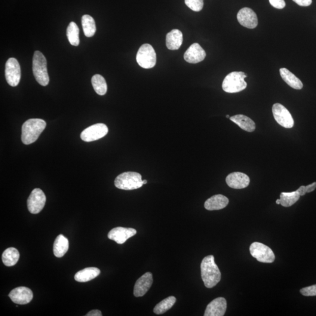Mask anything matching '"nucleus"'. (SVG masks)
I'll return each instance as SVG.
<instances>
[{"instance_id":"35","label":"nucleus","mask_w":316,"mask_h":316,"mask_svg":"<svg viewBox=\"0 0 316 316\" xmlns=\"http://www.w3.org/2000/svg\"><path fill=\"white\" fill-rule=\"evenodd\" d=\"M86 316H102L101 311L99 310H93L89 312L86 315Z\"/></svg>"},{"instance_id":"21","label":"nucleus","mask_w":316,"mask_h":316,"mask_svg":"<svg viewBox=\"0 0 316 316\" xmlns=\"http://www.w3.org/2000/svg\"><path fill=\"white\" fill-rule=\"evenodd\" d=\"M230 120L238 125L242 130L248 132H253L256 130V125L253 119L247 116L239 115L231 116Z\"/></svg>"},{"instance_id":"11","label":"nucleus","mask_w":316,"mask_h":316,"mask_svg":"<svg viewBox=\"0 0 316 316\" xmlns=\"http://www.w3.org/2000/svg\"><path fill=\"white\" fill-rule=\"evenodd\" d=\"M109 129L107 125L99 123L91 125L85 129L81 134V139L85 142H92L105 137L108 133Z\"/></svg>"},{"instance_id":"29","label":"nucleus","mask_w":316,"mask_h":316,"mask_svg":"<svg viewBox=\"0 0 316 316\" xmlns=\"http://www.w3.org/2000/svg\"><path fill=\"white\" fill-rule=\"evenodd\" d=\"M300 195L297 191L282 192L280 195L281 204L285 207H290L299 201Z\"/></svg>"},{"instance_id":"38","label":"nucleus","mask_w":316,"mask_h":316,"mask_svg":"<svg viewBox=\"0 0 316 316\" xmlns=\"http://www.w3.org/2000/svg\"><path fill=\"white\" fill-rule=\"evenodd\" d=\"M276 202H277V204H281V200L280 199H278L277 201H276Z\"/></svg>"},{"instance_id":"8","label":"nucleus","mask_w":316,"mask_h":316,"mask_svg":"<svg viewBox=\"0 0 316 316\" xmlns=\"http://www.w3.org/2000/svg\"><path fill=\"white\" fill-rule=\"evenodd\" d=\"M21 67L18 60L11 57L5 64V76L9 85L15 87L19 84L21 79Z\"/></svg>"},{"instance_id":"30","label":"nucleus","mask_w":316,"mask_h":316,"mask_svg":"<svg viewBox=\"0 0 316 316\" xmlns=\"http://www.w3.org/2000/svg\"><path fill=\"white\" fill-rule=\"evenodd\" d=\"M79 29L77 24L74 22L69 24L67 29V36L70 44L73 46H78L80 43Z\"/></svg>"},{"instance_id":"25","label":"nucleus","mask_w":316,"mask_h":316,"mask_svg":"<svg viewBox=\"0 0 316 316\" xmlns=\"http://www.w3.org/2000/svg\"><path fill=\"white\" fill-rule=\"evenodd\" d=\"M20 259V253L16 248H7L2 255V260L5 266H13L16 264Z\"/></svg>"},{"instance_id":"18","label":"nucleus","mask_w":316,"mask_h":316,"mask_svg":"<svg viewBox=\"0 0 316 316\" xmlns=\"http://www.w3.org/2000/svg\"><path fill=\"white\" fill-rule=\"evenodd\" d=\"M227 309V301L224 297H218L207 306L204 316H223Z\"/></svg>"},{"instance_id":"12","label":"nucleus","mask_w":316,"mask_h":316,"mask_svg":"<svg viewBox=\"0 0 316 316\" xmlns=\"http://www.w3.org/2000/svg\"><path fill=\"white\" fill-rule=\"evenodd\" d=\"M237 20L242 26L249 29H254L259 24L257 15L250 8L245 7L241 9L237 14Z\"/></svg>"},{"instance_id":"9","label":"nucleus","mask_w":316,"mask_h":316,"mask_svg":"<svg viewBox=\"0 0 316 316\" xmlns=\"http://www.w3.org/2000/svg\"><path fill=\"white\" fill-rule=\"evenodd\" d=\"M46 202L45 193L41 189H33L27 201L28 209L32 214H38L44 208Z\"/></svg>"},{"instance_id":"20","label":"nucleus","mask_w":316,"mask_h":316,"mask_svg":"<svg viewBox=\"0 0 316 316\" xmlns=\"http://www.w3.org/2000/svg\"><path fill=\"white\" fill-rule=\"evenodd\" d=\"M183 42V34L180 30L178 29L172 30L167 33L166 37V44L170 50H177L182 45Z\"/></svg>"},{"instance_id":"27","label":"nucleus","mask_w":316,"mask_h":316,"mask_svg":"<svg viewBox=\"0 0 316 316\" xmlns=\"http://www.w3.org/2000/svg\"><path fill=\"white\" fill-rule=\"evenodd\" d=\"M176 302V298L175 297H168L156 305L154 309H153V312L156 315L164 314L172 308Z\"/></svg>"},{"instance_id":"40","label":"nucleus","mask_w":316,"mask_h":316,"mask_svg":"<svg viewBox=\"0 0 316 316\" xmlns=\"http://www.w3.org/2000/svg\"><path fill=\"white\" fill-rule=\"evenodd\" d=\"M226 117L228 118H230V115H227Z\"/></svg>"},{"instance_id":"19","label":"nucleus","mask_w":316,"mask_h":316,"mask_svg":"<svg viewBox=\"0 0 316 316\" xmlns=\"http://www.w3.org/2000/svg\"><path fill=\"white\" fill-rule=\"evenodd\" d=\"M229 202V199L226 196L222 195H214L205 201L204 207L209 211L222 210L228 205Z\"/></svg>"},{"instance_id":"34","label":"nucleus","mask_w":316,"mask_h":316,"mask_svg":"<svg viewBox=\"0 0 316 316\" xmlns=\"http://www.w3.org/2000/svg\"><path fill=\"white\" fill-rule=\"evenodd\" d=\"M293 1L302 7H308L312 3V0H293Z\"/></svg>"},{"instance_id":"15","label":"nucleus","mask_w":316,"mask_h":316,"mask_svg":"<svg viewBox=\"0 0 316 316\" xmlns=\"http://www.w3.org/2000/svg\"><path fill=\"white\" fill-rule=\"evenodd\" d=\"M205 57L206 54L203 49L198 43H195L186 51L184 59L189 63H198L203 60Z\"/></svg>"},{"instance_id":"14","label":"nucleus","mask_w":316,"mask_h":316,"mask_svg":"<svg viewBox=\"0 0 316 316\" xmlns=\"http://www.w3.org/2000/svg\"><path fill=\"white\" fill-rule=\"evenodd\" d=\"M137 234L136 230L121 227L113 229L109 232L108 238L118 244H124L128 239Z\"/></svg>"},{"instance_id":"36","label":"nucleus","mask_w":316,"mask_h":316,"mask_svg":"<svg viewBox=\"0 0 316 316\" xmlns=\"http://www.w3.org/2000/svg\"><path fill=\"white\" fill-rule=\"evenodd\" d=\"M307 193L314 192L316 189V182L313 183L311 185L306 186Z\"/></svg>"},{"instance_id":"1","label":"nucleus","mask_w":316,"mask_h":316,"mask_svg":"<svg viewBox=\"0 0 316 316\" xmlns=\"http://www.w3.org/2000/svg\"><path fill=\"white\" fill-rule=\"evenodd\" d=\"M201 275L205 287L212 288L216 286L221 280L222 274L219 267L214 261L213 256L204 258L201 263Z\"/></svg>"},{"instance_id":"39","label":"nucleus","mask_w":316,"mask_h":316,"mask_svg":"<svg viewBox=\"0 0 316 316\" xmlns=\"http://www.w3.org/2000/svg\"><path fill=\"white\" fill-rule=\"evenodd\" d=\"M147 183V180H143V185H145V184Z\"/></svg>"},{"instance_id":"17","label":"nucleus","mask_w":316,"mask_h":316,"mask_svg":"<svg viewBox=\"0 0 316 316\" xmlns=\"http://www.w3.org/2000/svg\"><path fill=\"white\" fill-rule=\"evenodd\" d=\"M153 284V275L152 273L148 272L141 277L135 284L134 294L136 297H141L145 295L147 291L151 287Z\"/></svg>"},{"instance_id":"5","label":"nucleus","mask_w":316,"mask_h":316,"mask_svg":"<svg viewBox=\"0 0 316 316\" xmlns=\"http://www.w3.org/2000/svg\"><path fill=\"white\" fill-rule=\"evenodd\" d=\"M116 188L125 190H136L143 185V180L141 174L134 172L122 173L115 181Z\"/></svg>"},{"instance_id":"23","label":"nucleus","mask_w":316,"mask_h":316,"mask_svg":"<svg viewBox=\"0 0 316 316\" xmlns=\"http://www.w3.org/2000/svg\"><path fill=\"white\" fill-rule=\"evenodd\" d=\"M279 71L282 78L290 87L296 90H300L303 88V85L301 81L289 70L287 68H281Z\"/></svg>"},{"instance_id":"6","label":"nucleus","mask_w":316,"mask_h":316,"mask_svg":"<svg viewBox=\"0 0 316 316\" xmlns=\"http://www.w3.org/2000/svg\"><path fill=\"white\" fill-rule=\"evenodd\" d=\"M136 59L138 64L143 68H152L156 63V55L154 49L151 45H143L137 52Z\"/></svg>"},{"instance_id":"28","label":"nucleus","mask_w":316,"mask_h":316,"mask_svg":"<svg viewBox=\"0 0 316 316\" xmlns=\"http://www.w3.org/2000/svg\"><path fill=\"white\" fill-rule=\"evenodd\" d=\"M91 84L95 91L100 95L104 96L106 94L107 91V85L106 80L100 75H95L91 79Z\"/></svg>"},{"instance_id":"2","label":"nucleus","mask_w":316,"mask_h":316,"mask_svg":"<svg viewBox=\"0 0 316 316\" xmlns=\"http://www.w3.org/2000/svg\"><path fill=\"white\" fill-rule=\"evenodd\" d=\"M47 126L44 120L38 118L29 119L24 122L22 127L21 140L25 145H29L38 140L40 135Z\"/></svg>"},{"instance_id":"13","label":"nucleus","mask_w":316,"mask_h":316,"mask_svg":"<svg viewBox=\"0 0 316 316\" xmlns=\"http://www.w3.org/2000/svg\"><path fill=\"white\" fill-rule=\"evenodd\" d=\"M8 296L12 301L18 305H27L31 302L33 299L32 290L24 287H18L12 290Z\"/></svg>"},{"instance_id":"16","label":"nucleus","mask_w":316,"mask_h":316,"mask_svg":"<svg viewBox=\"0 0 316 316\" xmlns=\"http://www.w3.org/2000/svg\"><path fill=\"white\" fill-rule=\"evenodd\" d=\"M226 183L230 188L241 189L247 188L250 182V177L241 172H233L226 177Z\"/></svg>"},{"instance_id":"3","label":"nucleus","mask_w":316,"mask_h":316,"mask_svg":"<svg viewBox=\"0 0 316 316\" xmlns=\"http://www.w3.org/2000/svg\"><path fill=\"white\" fill-rule=\"evenodd\" d=\"M32 70L36 81L42 86H46L50 82L48 73L47 61L41 52L36 51L33 55Z\"/></svg>"},{"instance_id":"32","label":"nucleus","mask_w":316,"mask_h":316,"mask_svg":"<svg viewBox=\"0 0 316 316\" xmlns=\"http://www.w3.org/2000/svg\"><path fill=\"white\" fill-rule=\"evenodd\" d=\"M300 292L305 296H316V285L302 288L300 290Z\"/></svg>"},{"instance_id":"33","label":"nucleus","mask_w":316,"mask_h":316,"mask_svg":"<svg viewBox=\"0 0 316 316\" xmlns=\"http://www.w3.org/2000/svg\"><path fill=\"white\" fill-rule=\"evenodd\" d=\"M270 4L273 7L278 9H283L286 6V2L284 0H269Z\"/></svg>"},{"instance_id":"4","label":"nucleus","mask_w":316,"mask_h":316,"mask_svg":"<svg viewBox=\"0 0 316 316\" xmlns=\"http://www.w3.org/2000/svg\"><path fill=\"white\" fill-rule=\"evenodd\" d=\"M247 75L242 72H232L227 76L222 85L223 90L229 93H238L247 86L244 79Z\"/></svg>"},{"instance_id":"24","label":"nucleus","mask_w":316,"mask_h":316,"mask_svg":"<svg viewBox=\"0 0 316 316\" xmlns=\"http://www.w3.org/2000/svg\"><path fill=\"white\" fill-rule=\"evenodd\" d=\"M68 239L60 234L57 236L54 244V253L57 258L62 257L69 250Z\"/></svg>"},{"instance_id":"7","label":"nucleus","mask_w":316,"mask_h":316,"mask_svg":"<svg viewBox=\"0 0 316 316\" xmlns=\"http://www.w3.org/2000/svg\"><path fill=\"white\" fill-rule=\"evenodd\" d=\"M250 253L255 259L262 263H272L275 259L272 250L260 242H254L250 248Z\"/></svg>"},{"instance_id":"37","label":"nucleus","mask_w":316,"mask_h":316,"mask_svg":"<svg viewBox=\"0 0 316 316\" xmlns=\"http://www.w3.org/2000/svg\"><path fill=\"white\" fill-rule=\"evenodd\" d=\"M297 192L299 193L300 196L306 195V188L305 186H300V188L296 190Z\"/></svg>"},{"instance_id":"26","label":"nucleus","mask_w":316,"mask_h":316,"mask_svg":"<svg viewBox=\"0 0 316 316\" xmlns=\"http://www.w3.org/2000/svg\"><path fill=\"white\" fill-rule=\"evenodd\" d=\"M82 24L84 33L87 37H92L96 31V23L93 18L89 15H84L82 18Z\"/></svg>"},{"instance_id":"31","label":"nucleus","mask_w":316,"mask_h":316,"mask_svg":"<svg viewBox=\"0 0 316 316\" xmlns=\"http://www.w3.org/2000/svg\"><path fill=\"white\" fill-rule=\"evenodd\" d=\"M185 4L192 10L201 11L203 7V0H185Z\"/></svg>"},{"instance_id":"10","label":"nucleus","mask_w":316,"mask_h":316,"mask_svg":"<svg viewBox=\"0 0 316 316\" xmlns=\"http://www.w3.org/2000/svg\"><path fill=\"white\" fill-rule=\"evenodd\" d=\"M272 113L274 118L282 127L291 128L293 127L294 120L292 116L287 108L279 103L274 104Z\"/></svg>"},{"instance_id":"22","label":"nucleus","mask_w":316,"mask_h":316,"mask_svg":"<svg viewBox=\"0 0 316 316\" xmlns=\"http://www.w3.org/2000/svg\"><path fill=\"white\" fill-rule=\"evenodd\" d=\"M100 274V270L94 267L85 268L76 273L75 279L79 282H86L96 278Z\"/></svg>"}]
</instances>
